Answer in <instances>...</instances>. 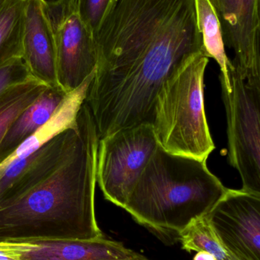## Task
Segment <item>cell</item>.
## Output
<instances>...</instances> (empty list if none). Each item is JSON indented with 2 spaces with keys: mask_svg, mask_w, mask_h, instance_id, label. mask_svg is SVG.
I'll return each mask as SVG.
<instances>
[{
  "mask_svg": "<svg viewBox=\"0 0 260 260\" xmlns=\"http://www.w3.org/2000/svg\"><path fill=\"white\" fill-rule=\"evenodd\" d=\"M79 134L57 167L31 187L0 200V242L91 241L104 237L95 209L99 137L88 105Z\"/></svg>",
  "mask_w": 260,
  "mask_h": 260,
  "instance_id": "cell-1",
  "label": "cell"
},
{
  "mask_svg": "<svg viewBox=\"0 0 260 260\" xmlns=\"http://www.w3.org/2000/svg\"><path fill=\"white\" fill-rule=\"evenodd\" d=\"M227 190L206 160L172 154L158 145L123 209L163 244L172 246L179 242L180 232L209 213Z\"/></svg>",
  "mask_w": 260,
  "mask_h": 260,
  "instance_id": "cell-2",
  "label": "cell"
},
{
  "mask_svg": "<svg viewBox=\"0 0 260 260\" xmlns=\"http://www.w3.org/2000/svg\"><path fill=\"white\" fill-rule=\"evenodd\" d=\"M209 58L196 55L163 84L152 125L159 145L172 154L207 160L215 145L205 110V73Z\"/></svg>",
  "mask_w": 260,
  "mask_h": 260,
  "instance_id": "cell-3",
  "label": "cell"
},
{
  "mask_svg": "<svg viewBox=\"0 0 260 260\" xmlns=\"http://www.w3.org/2000/svg\"><path fill=\"white\" fill-rule=\"evenodd\" d=\"M230 89L221 84L228 139V160L241 176V189L260 194V87L229 70Z\"/></svg>",
  "mask_w": 260,
  "mask_h": 260,
  "instance_id": "cell-4",
  "label": "cell"
},
{
  "mask_svg": "<svg viewBox=\"0 0 260 260\" xmlns=\"http://www.w3.org/2000/svg\"><path fill=\"white\" fill-rule=\"evenodd\" d=\"M158 145L150 123L121 129L99 139L96 182L105 200L124 209Z\"/></svg>",
  "mask_w": 260,
  "mask_h": 260,
  "instance_id": "cell-5",
  "label": "cell"
},
{
  "mask_svg": "<svg viewBox=\"0 0 260 260\" xmlns=\"http://www.w3.org/2000/svg\"><path fill=\"white\" fill-rule=\"evenodd\" d=\"M46 3L54 37L58 86L69 94L96 72V41L77 12L65 0H46Z\"/></svg>",
  "mask_w": 260,
  "mask_h": 260,
  "instance_id": "cell-6",
  "label": "cell"
},
{
  "mask_svg": "<svg viewBox=\"0 0 260 260\" xmlns=\"http://www.w3.org/2000/svg\"><path fill=\"white\" fill-rule=\"evenodd\" d=\"M226 250L239 260H260V194L227 189L207 214Z\"/></svg>",
  "mask_w": 260,
  "mask_h": 260,
  "instance_id": "cell-7",
  "label": "cell"
},
{
  "mask_svg": "<svg viewBox=\"0 0 260 260\" xmlns=\"http://www.w3.org/2000/svg\"><path fill=\"white\" fill-rule=\"evenodd\" d=\"M259 0H218L224 44L233 50L232 60L238 74L260 87Z\"/></svg>",
  "mask_w": 260,
  "mask_h": 260,
  "instance_id": "cell-8",
  "label": "cell"
},
{
  "mask_svg": "<svg viewBox=\"0 0 260 260\" xmlns=\"http://www.w3.org/2000/svg\"><path fill=\"white\" fill-rule=\"evenodd\" d=\"M21 59L29 74L47 87H59L54 37L46 0H26Z\"/></svg>",
  "mask_w": 260,
  "mask_h": 260,
  "instance_id": "cell-9",
  "label": "cell"
},
{
  "mask_svg": "<svg viewBox=\"0 0 260 260\" xmlns=\"http://www.w3.org/2000/svg\"><path fill=\"white\" fill-rule=\"evenodd\" d=\"M79 126L50 139L30 155L12 162L0 173V200L33 186L55 169L74 146Z\"/></svg>",
  "mask_w": 260,
  "mask_h": 260,
  "instance_id": "cell-10",
  "label": "cell"
},
{
  "mask_svg": "<svg viewBox=\"0 0 260 260\" xmlns=\"http://www.w3.org/2000/svg\"><path fill=\"white\" fill-rule=\"evenodd\" d=\"M36 247L22 260H150L124 245L105 237L91 241L35 242Z\"/></svg>",
  "mask_w": 260,
  "mask_h": 260,
  "instance_id": "cell-11",
  "label": "cell"
},
{
  "mask_svg": "<svg viewBox=\"0 0 260 260\" xmlns=\"http://www.w3.org/2000/svg\"><path fill=\"white\" fill-rule=\"evenodd\" d=\"M94 75L95 73L87 78L79 88L67 94L51 118L0 163V173L12 162L30 155L60 133L77 126L78 114L85 102Z\"/></svg>",
  "mask_w": 260,
  "mask_h": 260,
  "instance_id": "cell-12",
  "label": "cell"
},
{
  "mask_svg": "<svg viewBox=\"0 0 260 260\" xmlns=\"http://www.w3.org/2000/svg\"><path fill=\"white\" fill-rule=\"evenodd\" d=\"M67 94L60 87H47L24 111L0 144V163L51 118Z\"/></svg>",
  "mask_w": 260,
  "mask_h": 260,
  "instance_id": "cell-13",
  "label": "cell"
},
{
  "mask_svg": "<svg viewBox=\"0 0 260 260\" xmlns=\"http://www.w3.org/2000/svg\"><path fill=\"white\" fill-rule=\"evenodd\" d=\"M198 28L203 38L205 53L209 58H213L219 66L221 84L228 91L230 89L229 70L233 67L227 57L222 30L216 10L210 0H195Z\"/></svg>",
  "mask_w": 260,
  "mask_h": 260,
  "instance_id": "cell-14",
  "label": "cell"
},
{
  "mask_svg": "<svg viewBox=\"0 0 260 260\" xmlns=\"http://www.w3.org/2000/svg\"><path fill=\"white\" fill-rule=\"evenodd\" d=\"M26 0H6L0 8V67L21 58Z\"/></svg>",
  "mask_w": 260,
  "mask_h": 260,
  "instance_id": "cell-15",
  "label": "cell"
},
{
  "mask_svg": "<svg viewBox=\"0 0 260 260\" xmlns=\"http://www.w3.org/2000/svg\"><path fill=\"white\" fill-rule=\"evenodd\" d=\"M47 88L31 77L12 85L0 95V144L16 119Z\"/></svg>",
  "mask_w": 260,
  "mask_h": 260,
  "instance_id": "cell-16",
  "label": "cell"
},
{
  "mask_svg": "<svg viewBox=\"0 0 260 260\" xmlns=\"http://www.w3.org/2000/svg\"><path fill=\"white\" fill-rule=\"evenodd\" d=\"M179 242L185 251H204L217 260H230L233 257L217 236L207 214L192 220L179 236Z\"/></svg>",
  "mask_w": 260,
  "mask_h": 260,
  "instance_id": "cell-17",
  "label": "cell"
},
{
  "mask_svg": "<svg viewBox=\"0 0 260 260\" xmlns=\"http://www.w3.org/2000/svg\"><path fill=\"white\" fill-rule=\"evenodd\" d=\"M80 17L93 37L100 29L117 0H65Z\"/></svg>",
  "mask_w": 260,
  "mask_h": 260,
  "instance_id": "cell-18",
  "label": "cell"
},
{
  "mask_svg": "<svg viewBox=\"0 0 260 260\" xmlns=\"http://www.w3.org/2000/svg\"><path fill=\"white\" fill-rule=\"evenodd\" d=\"M32 77L21 58L0 67V95L8 88Z\"/></svg>",
  "mask_w": 260,
  "mask_h": 260,
  "instance_id": "cell-19",
  "label": "cell"
},
{
  "mask_svg": "<svg viewBox=\"0 0 260 260\" xmlns=\"http://www.w3.org/2000/svg\"><path fill=\"white\" fill-rule=\"evenodd\" d=\"M37 245V243L1 241L0 260H22V256Z\"/></svg>",
  "mask_w": 260,
  "mask_h": 260,
  "instance_id": "cell-20",
  "label": "cell"
},
{
  "mask_svg": "<svg viewBox=\"0 0 260 260\" xmlns=\"http://www.w3.org/2000/svg\"><path fill=\"white\" fill-rule=\"evenodd\" d=\"M193 260H217L213 255L207 253V252H197L196 254L193 257Z\"/></svg>",
  "mask_w": 260,
  "mask_h": 260,
  "instance_id": "cell-21",
  "label": "cell"
},
{
  "mask_svg": "<svg viewBox=\"0 0 260 260\" xmlns=\"http://www.w3.org/2000/svg\"><path fill=\"white\" fill-rule=\"evenodd\" d=\"M210 2L212 3V4L213 5L215 10H217V8H218V0H210Z\"/></svg>",
  "mask_w": 260,
  "mask_h": 260,
  "instance_id": "cell-22",
  "label": "cell"
},
{
  "mask_svg": "<svg viewBox=\"0 0 260 260\" xmlns=\"http://www.w3.org/2000/svg\"><path fill=\"white\" fill-rule=\"evenodd\" d=\"M5 2H6V0H0V8H1L2 6H3V4H4Z\"/></svg>",
  "mask_w": 260,
  "mask_h": 260,
  "instance_id": "cell-23",
  "label": "cell"
},
{
  "mask_svg": "<svg viewBox=\"0 0 260 260\" xmlns=\"http://www.w3.org/2000/svg\"><path fill=\"white\" fill-rule=\"evenodd\" d=\"M230 260H239V259H237V258H235V256H233V257H232V259Z\"/></svg>",
  "mask_w": 260,
  "mask_h": 260,
  "instance_id": "cell-24",
  "label": "cell"
}]
</instances>
